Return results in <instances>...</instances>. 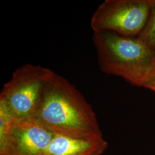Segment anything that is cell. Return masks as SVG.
Instances as JSON below:
<instances>
[{
  "label": "cell",
  "instance_id": "4",
  "mask_svg": "<svg viewBox=\"0 0 155 155\" xmlns=\"http://www.w3.org/2000/svg\"><path fill=\"white\" fill-rule=\"evenodd\" d=\"M150 6V0H105L94 12L90 27L93 32L137 38L147 21Z\"/></svg>",
  "mask_w": 155,
  "mask_h": 155
},
{
  "label": "cell",
  "instance_id": "8",
  "mask_svg": "<svg viewBox=\"0 0 155 155\" xmlns=\"http://www.w3.org/2000/svg\"><path fill=\"white\" fill-rule=\"evenodd\" d=\"M145 88L150 89L155 92V75L145 86Z\"/></svg>",
  "mask_w": 155,
  "mask_h": 155
},
{
  "label": "cell",
  "instance_id": "1",
  "mask_svg": "<svg viewBox=\"0 0 155 155\" xmlns=\"http://www.w3.org/2000/svg\"><path fill=\"white\" fill-rule=\"evenodd\" d=\"M32 121L53 133L71 137L103 136L91 105L75 86L55 72Z\"/></svg>",
  "mask_w": 155,
  "mask_h": 155
},
{
  "label": "cell",
  "instance_id": "7",
  "mask_svg": "<svg viewBox=\"0 0 155 155\" xmlns=\"http://www.w3.org/2000/svg\"><path fill=\"white\" fill-rule=\"evenodd\" d=\"M137 38L145 45L155 50V0H150L147 21L143 29Z\"/></svg>",
  "mask_w": 155,
  "mask_h": 155
},
{
  "label": "cell",
  "instance_id": "6",
  "mask_svg": "<svg viewBox=\"0 0 155 155\" xmlns=\"http://www.w3.org/2000/svg\"><path fill=\"white\" fill-rule=\"evenodd\" d=\"M107 147L103 136L75 138L54 133L45 155H102Z\"/></svg>",
  "mask_w": 155,
  "mask_h": 155
},
{
  "label": "cell",
  "instance_id": "2",
  "mask_svg": "<svg viewBox=\"0 0 155 155\" xmlns=\"http://www.w3.org/2000/svg\"><path fill=\"white\" fill-rule=\"evenodd\" d=\"M93 41L102 72L145 87L155 75V50L137 38L111 31L94 32Z\"/></svg>",
  "mask_w": 155,
  "mask_h": 155
},
{
  "label": "cell",
  "instance_id": "5",
  "mask_svg": "<svg viewBox=\"0 0 155 155\" xmlns=\"http://www.w3.org/2000/svg\"><path fill=\"white\" fill-rule=\"evenodd\" d=\"M54 137L35 121L13 120L0 139V155H45Z\"/></svg>",
  "mask_w": 155,
  "mask_h": 155
},
{
  "label": "cell",
  "instance_id": "3",
  "mask_svg": "<svg viewBox=\"0 0 155 155\" xmlns=\"http://www.w3.org/2000/svg\"><path fill=\"white\" fill-rule=\"evenodd\" d=\"M54 73L48 68L32 64L17 68L1 90L0 105L15 121H32Z\"/></svg>",
  "mask_w": 155,
  "mask_h": 155
}]
</instances>
